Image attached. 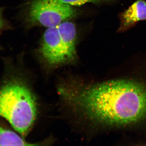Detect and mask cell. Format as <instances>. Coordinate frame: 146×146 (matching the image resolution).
I'll return each instance as SVG.
<instances>
[{
    "label": "cell",
    "mask_w": 146,
    "mask_h": 146,
    "mask_svg": "<svg viewBox=\"0 0 146 146\" xmlns=\"http://www.w3.org/2000/svg\"><path fill=\"white\" fill-rule=\"evenodd\" d=\"M59 94L65 103L96 125L121 127L146 119V84L118 79L92 84L61 85Z\"/></svg>",
    "instance_id": "6da1fadb"
},
{
    "label": "cell",
    "mask_w": 146,
    "mask_h": 146,
    "mask_svg": "<svg viewBox=\"0 0 146 146\" xmlns=\"http://www.w3.org/2000/svg\"><path fill=\"white\" fill-rule=\"evenodd\" d=\"M37 112L35 96L24 82L13 80L0 89V116L22 136H26L29 132Z\"/></svg>",
    "instance_id": "7a4b0ae2"
},
{
    "label": "cell",
    "mask_w": 146,
    "mask_h": 146,
    "mask_svg": "<svg viewBox=\"0 0 146 146\" xmlns=\"http://www.w3.org/2000/svg\"><path fill=\"white\" fill-rule=\"evenodd\" d=\"M76 10L60 0H32L24 13V21L29 27H57L76 16Z\"/></svg>",
    "instance_id": "3957f363"
},
{
    "label": "cell",
    "mask_w": 146,
    "mask_h": 146,
    "mask_svg": "<svg viewBox=\"0 0 146 146\" xmlns=\"http://www.w3.org/2000/svg\"><path fill=\"white\" fill-rule=\"evenodd\" d=\"M38 54L43 63L49 68L70 64L57 27L48 28L45 31Z\"/></svg>",
    "instance_id": "277c9868"
},
{
    "label": "cell",
    "mask_w": 146,
    "mask_h": 146,
    "mask_svg": "<svg viewBox=\"0 0 146 146\" xmlns=\"http://www.w3.org/2000/svg\"><path fill=\"white\" fill-rule=\"evenodd\" d=\"M120 25L117 32L124 33L139 21H146V1L137 0L127 9L120 13Z\"/></svg>",
    "instance_id": "5b68a950"
},
{
    "label": "cell",
    "mask_w": 146,
    "mask_h": 146,
    "mask_svg": "<svg viewBox=\"0 0 146 146\" xmlns=\"http://www.w3.org/2000/svg\"><path fill=\"white\" fill-rule=\"evenodd\" d=\"M61 42L69 63H73L76 59V30L72 22H63L57 26Z\"/></svg>",
    "instance_id": "8992f818"
},
{
    "label": "cell",
    "mask_w": 146,
    "mask_h": 146,
    "mask_svg": "<svg viewBox=\"0 0 146 146\" xmlns=\"http://www.w3.org/2000/svg\"><path fill=\"white\" fill-rule=\"evenodd\" d=\"M36 145L39 144L31 143L27 142L17 133L0 125V146Z\"/></svg>",
    "instance_id": "52a82bcc"
},
{
    "label": "cell",
    "mask_w": 146,
    "mask_h": 146,
    "mask_svg": "<svg viewBox=\"0 0 146 146\" xmlns=\"http://www.w3.org/2000/svg\"><path fill=\"white\" fill-rule=\"evenodd\" d=\"M61 1L71 6H80L86 3H91L94 4H111L121 0H60Z\"/></svg>",
    "instance_id": "ba28073f"
},
{
    "label": "cell",
    "mask_w": 146,
    "mask_h": 146,
    "mask_svg": "<svg viewBox=\"0 0 146 146\" xmlns=\"http://www.w3.org/2000/svg\"><path fill=\"white\" fill-rule=\"evenodd\" d=\"M4 10V7H0V35L3 32L12 29L10 23L4 17L3 12ZM3 49V48L0 45V50Z\"/></svg>",
    "instance_id": "9c48e42d"
}]
</instances>
